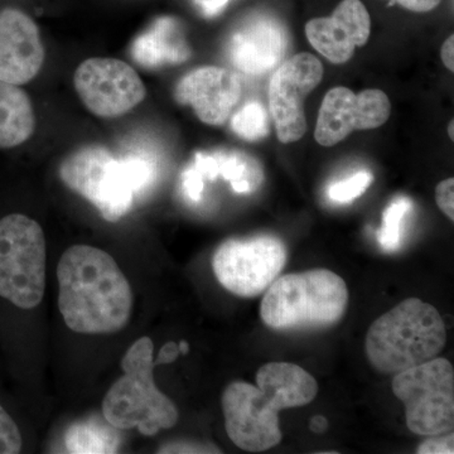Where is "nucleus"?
<instances>
[{
	"label": "nucleus",
	"instance_id": "f257e3e1",
	"mask_svg": "<svg viewBox=\"0 0 454 454\" xmlns=\"http://www.w3.org/2000/svg\"><path fill=\"white\" fill-rule=\"evenodd\" d=\"M59 309L77 333H119L129 322L133 292L118 262L104 250L74 245L59 259Z\"/></svg>",
	"mask_w": 454,
	"mask_h": 454
},
{
	"label": "nucleus",
	"instance_id": "f03ea898",
	"mask_svg": "<svg viewBox=\"0 0 454 454\" xmlns=\"http://www.w3.org/2000/svg\"><path fill=\"white\" fill-rule=\"evenodd\" d=\"M318 394L316 379L291 363H269L256 385L234 381L223 394L227 435L247 452H264L282 442L279 411L309 405Z\"/></svg>",
	"mask_w": 454,
	"mask_h": 454
},
{
	"label": "nucleus",
	"instance_id": "7ed1b4c3",
	"mask_svg": "<svg viewBox=\"0 0 454 454\" xmlns=\"http://www.w3.org/2000/svg\"><path fill=\"white\" fill-rule=\"evenodd\" d=\"M59 177L104 219L116 223L130 210L136 195L153 184L155 167L145 155L116 157L106 146L85 145L65 158Z\"/></svg>",
	"mask_w": 454,
	"mask_h": 454
},
{
	"label": "nucleus",
	"instance_id": "20e7f679",
	"mask_svg": "<svg viewBox=\"0 0 454 454\" xmlns=\"http://www.w3.org/2000/svg\"><path fill=\"white\" fill-rule=\"evenodd\" d=\"M447 342L438 309L408 298L379 317L366 334V356L382 373H397L437 357Z\"/></svg>",
	"mask_w": 454,
	"mask_h": 454
},
{
	"label": "nucleus",
	"instance_id": "39448f33",
	"mask_svg": "<svg viewBox=\"0 0 454 454\" xmlns=\"http://www.w3.org/2000/svg\"><path fill=\"white\" fill-rule=\"evenodd\" d=\"M348 306L345 280L315 269L274 280L260 304V317L271 330H309L336 325Z\"/></svg>",
	"mask_w": 454,
	"mask_h": 454
},
{
	"label": "nucleus",
	"instance_id": "423d86ee",
	"mask_svg": "<svg viewBox=\"0 0 454 454\" xmlns=\"http://www.w3.org/2000/svg\"><path fill=\"white\" fill-rule=\"evenodd\" d=\"M153 351V340L140 337L122 357L124 375L103 400L104 418L116 429L138 428L153 437L178 422L177 406L155 385Z\"/></svg>",
	"mask_w": 454,
	"mask_h": 454
},
{
	"label": "nucleus",
	"instance_id": "0eeeda50",
	"mask_svg": "<svg viewBox=\"0 0 454 454\" xmlns=\"http://www.w3.org/2000/svg\"><path fill=\"white\" fill-rule=\"evenodd\" d=\"M46 289V239L22 214L0 220V297L18 309L40 306Z\"/></svg>",
	"mask_w": 454,
	"mask_h": 454
},
{
	"label": "nucleus",
	"instance_id": "6e6552de",
	"mask_svg": "<svg viewBox=\"0 0 454 454\" xmlns=\"http://www.w3.org/2000/svg\"><path fill=\"white\" fill-rule=\"evenodd\" d=\"M394 395L405 405L406 426L418 435L432 437L454 427V370L443 357L397 372Z\"/></svg>",
	"mask_w": 454,
	"mask_h": 454
},
{
	"label": "nucleus",
	"instance_id": "1a4fd4ad",
	"mask_svg": "<svg viewBox=\"0 0 454 454\" xmlns=\"http://www.w3.org/2000/svg\"><path fill=\"white\" fill-rule=\"evenodd\" d=\"M286 262V245L274 236L249 240L230 239L221 244L212 259L215 276L232 294L253 298L267 291Z\"/></svg>",
	"mask_w": 454,
	"mask_h": 454
},
{
	"label": "nucleus",
	"instance_id": "9d476101",
	"mask_svg": "<svg viewBox=\"0 0 454 454\" xmlns=\"http://www.w3.org/2000/svg\"><path fill=\"white\" fill-rule=\"evenodd\" d=\"M74 85L86 109L98 118L125 115L146 97L145 82L127 62L109 57L86 59L76 68Z\"/></svg>",
	"mask_w": 454,
	"mask_h": 454
},
{
	"label": "nucleus",
	"instance_id": "9b49d317",
	"mask_svg": "<svg viewBox=\"0 0 454 454\" xmlns=\"http://www.w3.org/2000/svg\"><path fill=\"white\" fill-rule=\"evenodd\" d=\"M324 79V66L316 56L301 52L277 68L269 85V110L278 139L298 142L307 131L304 98Z\"/></svg>",
	"mask_w": 454,
	"mask_h": 454
},
{
	"label": "nucleus",
	"instance_id": "f8f14e48",
	"mask_svg": "<svg viewBox=\"0 0 454 454\" xmlns=\"http://www.w3.org/2000/svg\"><path fill=\"white\" fill-rule=\"evenodd\" d=\"M389 98L381 90H364L355 94L336 86L325 94L317 119L315 138L322 146H333L355 130L380 128L390 118Z\"/></svg>",
	"mask_w": 454,
	"mask_h": 454
},
{
	"label": "nucleus",
	"instance_id": "ddd939ff",
	"mask_svg": "<svg viewBox=\"0 0 454 454\" xmlns=\"http://www.w3.org/2000/svg\"><path fill=\"white\" fill-rule=\"evenodd\" d=\"M175 98L182 106L195 110L205 124H225L241 98L240 79L232 71L219 66H203L179 80Z\"/></svg>",
	"mask_w": 454,
	"mask_h": 454
},
{
	"label": "nucleus",
	"instance_id": "4468645a",
	"mask_svg": "<svg viewBox=\"0 0 454 454\" xmlns=\"http://www.w3.org/2000/svg\"><path fill=\"white\" fill-rule=\"evenodd\" d=\"M44 57L37 23L20 9L0 11V82L18 86L32 82Z\"/></svg>",
	"mask_w": 454,
	"mask_h": 454
},
{
	"label": "nucleus",
	"instance_id": "2eb2a0df",
	"mask_svg": "<svg viewBox=\"0 0 454 454\" xmlns=\"http://www.w3.org/2000/svg\"><path fill=\"white\" fill-rule=\"evenodd\" d=\"M372 33V18L361 0H342L331 17L315 18L306 25L313 49L333 64H346L356 47L365 46Z\"/></svg>",
	"mask_w": 454,
	"mask_h": 454
},
{
	"label": "nucleus",
	"instance_id": "dca6fc26",
	"mask_svg": "<svg viewBox=\"0 0 454 454\" xmlns=\"http://www.w3.org/2000/svg\"><path fill=\"white\" fill-rule=\"evenodd\" d=\"M288 35L282 23L269 14H254L241 22L229 42V57L238 70L259 76L282 62Z\"/></svg>",
	"mask_w": 454,
	"mask_h": 454
},
{
	"label": "nucleus",
	"instance_id": "f3484780",
	"mask_svg": "<svg viewBox=\"0 0 454 454\" xmlns=\"http://www.w3.org/2000/svg\"><path fill=\"white\" fill-rule=\"evenodd\" d=\"M131 56L139 65L157 68L184 64L190 59L191 49L177 20L164 17L134 41Z\"/></svg>",
	"mask_w": 454,
	"mask_h": 454
},
{
	"label": "nucleus",
	"instance_id": "a211bd4d",
	"mask_svg": "<svg viewBox=\"0 0 454 454\" xmlns=\"http://www.w3.org/2000/svg\"><path fill=\"white\" fill-rule=\"evenodd\" d=\"M35 129V110L25 90L0 82V149L23 145Z\"/></svg>",
	"mask_w": 454,
	"mask_h": 454
},
{
	"label": "nucleus",
	"instance_id": "6ab92c4d",
	"mask_svg": "<svg viewBox=\"0 0 454 454\" xmlns=\"http://www.w3.org/2000/svg\"><path fill=\"white\" fill-rule=\"evenodd\" d=\"M65 446L70 453H116L121 437L115 427L98 418L74 424L65 434Z\"/></svg>",
	"mask_w": 454,
	"mask_h": 454
},
{
	"label": "nucleus",
	"instance_id": "aec40b11",
	"mask_svg": "<svg viewBox=\"0 0 454 454\" xmlns=\"http://www.w3.org/2000/svg\"><path fill=\"white\" fill-rule=\"evenodd\" d=\"M219 176L231 184L236 193L252 192L262 179V168L249 155L240 152L215 153Z\"/></svg>",
	"mask_w": 454,
	"mask_h": 454
},
{
	"label": "nucleus",
	"instance_id": "412c9836",
	"mask_svg": "<svg viewBox=\"0 0 454 454\" xmlns=\"http://www.w3.org/2000/svg\"><path fill=\"white\" fill-rule=\"evenodd\" d=\"M411 206L413 205L411 199L400 196L385 208L381 226L378 231V243L385 252L393 253L399 249L402 243L403 221L406 214L411 210Z\"/></svg>",
	"mask_w": 454,
	"mask_h": 454
},
{
	"label": "nucleus",
	"instance_id": "4be33fe9",
	"mask_svg": "<svg viewBox=\"0 0 454 454\" xmlns=\"http://www.w3.org/2000/svg\"><path fill=\"white\" fill-rule=\"evenodd\" d=\"M231 128L236 136L249 142L265 138L270 131L267 110L262 104L252 101L232 116Z\"/></svg>",
	"mask_w": 454,
	"mask_h": 454
},
{
	"label": "nucleus",
	"instance_id": "5701e85b",
	"mask_svg": "<svg viewBox=\"0 0 454 454\" xmlns=\"http://www.w3.org/2000/svg\"><path fill=\"white\" fill-rule=\"evenodd\" d=\"M372 182V175L367 170L355 173L349 178L336 182L328 188V197L337 203H348L366 192Z\"/></svg>",
	"mask_w": 454,
	"mask_h": 454
},
{
	"label": "nucleus",
	"instance_id": "b1692460",
	"mask_svg": "<svg viewBox=\"0 0 454 454\" xmlns=\"http://www.w3.org/2000/svg\"><path fill=\"white\" fill-rule=\"evenodd\" d=\"M20 428L11 415L0 405V454H17L22 450Z\"/></svg>",
	"mask_w": 454,
	"mask_h": 454
},
{
	"label": "nucleus",
	"instance_id": "393cba45",
	"mask_svg": "<svg viewBox=\"0 0 454 454\" xmlns=\"http://www.w3.org/2000/svg\"><path fill=\"white\" fill-rule=\"evenodd\" d=\"M454 434L452 432L444 434L432 435L424 441L417 452L419 454H453L454 453Z\"/></svg>",
	"mask_w": 454,
	"mask_h": 454
},
{
	"label": "nucleus",
	"instance_id": "a878e982",
	"mask_svg": "<svg viewBox=\"0 0 454 454\" xmlns=\"http://www.w3.org/2000/svg\"><path fill=\"white\" fill-rule=\"evenodd\" d=\"M454 179L442 181L435 188V202L442 212L450 219L454 220Z\"/></svg>",
	"mask_w": 454,
	"mask_h": 454
},
{
	"label": "nucleus",
	"instance_id": "bb28decb",
	"mask_svg": "<svg viewBox=\"0 0 454 454\" xmlns=\"http://www.w3.org/2000/svg\"><path fill=\"white\" fill-rule=\"evenodd\" d=\"M182 186H184V193L191 201L199 202L202 197L205 181L193 167H190L182 175Z\"/></svg>",
	"mask_w": 454,
	"mask_h": 454
},
{
	"label": "nucleus",
	"instance_id": "cd10ccee",
	"mask_svg": "<svg viewBox=\"0 0 454 454\" xmlns=\"http://www.w3.org/2000/svg\"><path fill=\"white\" fill-rule=\"evenodd\" d=\"M442 0H393L400 7L415 12V13H428L441 4Z\"/></svg>",
	"mask_w": 454,
	"mask_h": 454
},
{
	"label": "nucleus",
	"instance_id": "c85d7f7f",
	"mask_svg": "<svg viewBox=\"0 0 454 454\" xmlns=\"http://www.w3.org/2000/svg\"><path fill=\"white\" fill-rule=\"evenodd\" d=\"M230 2L231 0H195V4L203 17L214 18L223 13Z\"/></svg>",
	"mask_w": 454,
	"mask_h": 454
},
{
	"label": "nucleus",
	"instance_id": "c756f323",
	"mask_svg": "<svg viewBox=\"0 0 454 454\" xmlns=\"http://www.w3.org/2000/svg\"><path fill=\"white\" fill-rule=\"evenodd\" d=\"M220 453L216 448L200 446V444L173 443L164 446L160 453Z\"/></svg>",
	"mask_w": 454,
	"mask_h": 454
},
{
	"label": "nucleus",
	"instance_id": "7c9ffc66",
	"mask_svg": "<svg viewBox=\"0 0 454 454\" xmlns=\"http://www.w3.org/2000/svg\"><path fill=\"white\" fill-rule=\"evenodd\" d=\"M181 354L179 352V348L177 343L167 342L166 345L160 348V354H158L157 360L154 361V366L157 365H167V364H172L173 361L177 360L178 355Z\"/></svg>",
	"mask_w": 454,
	"mask_h": 454
},
{
	"label": "nucleus",
	"instance_id": "2f4dec72",
	"mask_svg": "<svg viewBox=\"0 0 454 454\" xmlns=\"http://www.w3.org/2000/svg\"><path fill=\"white\" fill-rule=\"evenodd\" d=\"M442 61L444 66L453 73L454 71V35H450L441 49Z\"/></svg>",
	"mask_w": 454,
	"mask_h": 454
},
{
	"label": "nucleus",
	"instance_id": "473e14b6",
	"mask_svg": "<svg viewBox=\"0 0 454 454\" xmlns=\"http://www.w3.org/2000/svg\"><path fill=\"white\" fill-rule=\"evenodd\" d=\"M309 428L315 433H324L328 428V422L322 415H317L310 420Z\"/></svg>",
	"mask_w": 454,
	"mask_h": 454
},
{
	"label": "nucleus",
	"instance_id": "72a5a7b5",
	"mask_svg": "<svg viewBox=\"0 0 454 454\" xmlns=\"http://www.w3.org/2000/svg\"><path fill=\"white\" fill-rule=\"evenodd\" d=\"M179 352L184 355H187L188 351H190V345H188V342L186 340H181V342L178 343Z\"/></svg>",
	"mask_w": 454,
	"mask_h": 454
},
{
	"label": "nucleus",
	"instance_id": "f704fd0d",
	"mask_svg": "<svg viewBox=\"0 0 454 454\" xmlns=\"http://www.w3.org/2000/svg\"><path fill=\"white\" fill-rule=\"evenodd\" d=\"M453 128H454V122H453V121H450V124H448V134H450V140L454 139Z\"/></svg>",
	"mask_w": 454,
	"mask_h": 454
}]
</instances>
